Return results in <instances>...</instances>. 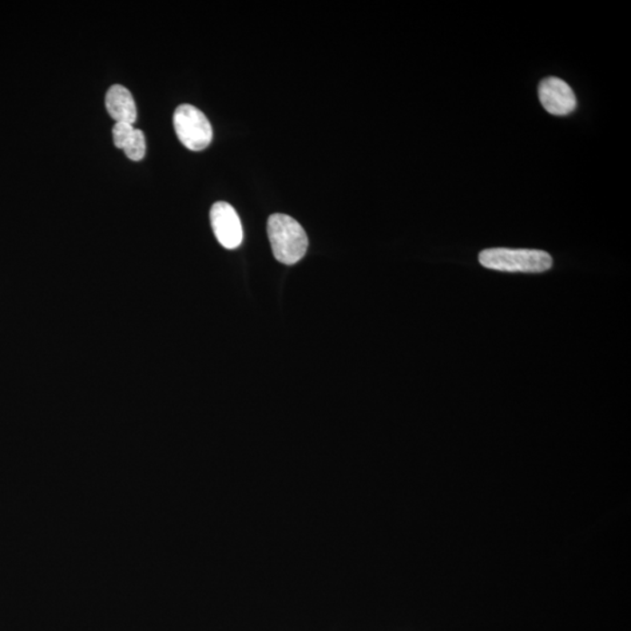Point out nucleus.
Segmentation results:
<instances>
[{"instance_id": "1", "label": "nucleus", "mask_w": 631, "mask_h": 631, "mask_svg": "<svg viewBox=\"0 0 631 631\" xmlns=\"http://www.w3.org/2000/svg\"><path fill=\"white\" fill-rule=\"evenodd\" d=\"M267 231L277 261L292 265L303 259L309 240L299 221L287 214H273L268 219Z\"/></svg>"}, {"instance_id": "2", "label": "nucleus", "mask_w": 631, "mask_h": 631, "mask_svg": "<svg viewBox=\"0 0 631 631\" xmlns=\"http://www.w3.org/2000/svg\"><path fill=\"white\" fill-rule=\"evenodd\" d=\"M483 267L506 273L539 274L549 271L553 260L537 249L490 248L479 254Z\"/></svg>"}, {"instance_id": "3", "label": "nucleus", "mask_w": 631, "mask_h": 631, "mask_svg": "<svg viewBox=\"0 0 631 631\" xmlns=\"http://www.w3.org/2000/svg\"><path fill=\"white\" fill-rule=\"evenodd\" d=\"M173 125L181 144L189 150H204L212 142V125L205 114L196 107H178L173 115Z\"/></svg>"}, {"instance_id": "4", "label": "nucleus", "mask_w": 631, "mask_h": 631, "mask_svg": "<svg viewBox=\"0 0 631 631\" xmlns=\"http://www.w3.org/2000/svg\"><path fill=\"white\" fill-rule=\"evenodd\" d=\"M210 225L222 247L236 249L244 241V229L237 210L228 202L218 201L210 209Z\"/></svg>"}, {"instance_id": "5", "label": "nucleus", "mask_w": 631, "mask_h": 631, "mask_svg": "<svg viewBox=\"0 0 631 631\" xmlns=\"http://www.w3.org/2000/svg\"><path fill=\"white\" fill-rule=\"evenodd\" d=\"M538 94L543 108L554 116H567L577 108V97L573 90L561 79H543L539 85Z\"/></svg>"}, {"instance_id": "6", "label": "nucleus", "mask_w": 631, "mask_h": 631, "mask_svg": "<svg viewBox=\"0 0 631 631\" xmlns=\"http://www.w3.org/2000/svg\"><path fill=\"white\" fill-rule=\"evenodd\" d=\"M106 107L113 120L133 125L137 120L136 103L129 89L121 85L110 87L106 95Z\"/></svg>"}, {"instance_id": "7", "label": "nucleus", "mask_w": 631, "mask_h": 631, "mask_svg": "<svg viewBox=\"0 0 631 631\" xmlns=\"http://www.w3.org/2000/svg\"><path fill=\"white\" fill-rule=\"evenodd\" d=\"M123 150H125L129 160L134 162L142 161L145 156L146 151L144 133L140 129H135Z\"/></svg>"}, {"instance_id": "8", "label": "nucleus", "mask_w": 631, "mask_h": 631, "mask_svg": "<svg viewBox=\"0 0 631 631\" xmlns=\"http://www.w3.org/2000/svg\"><path fill=\"white\" fill-rule=\"evenodd\" d=\"M135 129L136 128H135L133 125H129V123H116L113 128L115 146H116L118 149H125L126 142L129 141V138L131 137V135H133Z\"/></svg>"}]
</instances>
